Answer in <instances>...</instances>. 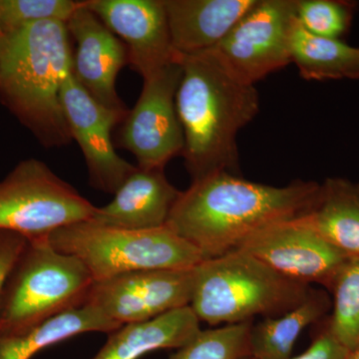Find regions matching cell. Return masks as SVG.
I'll return each instance as SVG.
<instances>
[{"label":"cell","instance_id":"1","mask_svg":"<svg viewBox=\"0 0 359 359\" xmlns=\"http://www.w3.org/2000/svg\"><path fill=\"white\" fill-rule=\"evenodd\" d=\"M320 184L292 182L276 187L238 175H209L181 192L166 226L202 252L205 259L238 250L250 236L302 216L313 205Z\"/></svg>","mask_w":359,"mask_h":359},{"label":"cell","instance_id":"2","mask_svg":"<svg viewBox=\"0 0 359 359\" xmlns=\"http://www.w3.org/2000/svg\"><path fill=\"white\" fill-rule=\"evenodd\" d=\"M182 77L176 108L183 130V156L192 181L209 175H238V132L256 118L259 92L229 72L212 51L180 55Z\"/></svg>","mask_w":359,"mask_h":359},{"label":"cell","instance_id":"3","mask_svg":"<svg viewBox=\"0 0 359 359\" xmlns=\"http://www.w3.org/2000/svg\"><path fill=\"white\" fill-rule=\"evenodd\" d=\"M69 36L56 20L0 35V98L47 148L72 141L61 104L72 69Z\"/></svg>","mask_w":359,"mask_h":359},{"label":"cell","instance_id":"4","mask_svg":"<svg viewBox=\"0 0 359 359\" xmlns=\"http://www.w3.org/2000/svg\"><path fill=\"white\" fill-rule=\"evenodd\" d=\"M311 287L290 280L243 250L208 259L193 269L190 308L210 325L280 316L301 304Z\"/></svg>","mask_w":359,"mask_h":359},{"label":"cell","instance_id":"5","mask_svg":"<svg viewBox=\"0 0 359 359\" xmlns=\"http://www.w3.org/2000/svg\"><path fill=\"white\" fill-rule=\"evenodd\" d=\"M94 280L48 238L28 241L0 297V334H13L83 306Z\"/></svg>","mask_w":359,"mask_h":359},{"label":"cell","instance_id":"6","mask_svg":"<svg viewBox=\"0 0 359 359\" xmlns=\"http://www.w3.org/2000/svg\"><path fill=\"white\" fill-rule=\"evenodd\" d=\"M54 249L78 257L96 280L150 269H191L205 257L167 226L126 230L83 222L53 231Z\"/></svg>","mask_w":359,"mask_h":359},{"label":"cell","instance_id":"7","mask_svg":"<svg viewBox=\"0 0 359 359\" xmlns=\"http://www.w3.org/2000/svg\"><path fill=\"white\" fill-rule=\"evenodd\" d=\"M96 209L39 160L23 161L0 182V229L28 241L88 222Z\"/></svg>","mask_w":359,"mask_h":359},{"label":"cell","instance_id":"8","mask_svg":"<svg viewBox=\"0 0 359 359\" xmlns=\"http://www.w3.org/2000/svg\"><path fill=\"white\" fill-rule=\"evenodd\" d=\"M297 7V0H259L210 51L233 77L256 86L292 63L290 32Z\"/></svg>","mask_w":359,"mask_h":359},{"label":"cell","instance_id":"9","mask_svg":"<svg viewBox=\"0 0 359 359\" xmlns=\"http://www.w3.org/2000/svg\"><path fill=\"white\" fill-rule=\"evenodd\" d=\"M182 77L179 59L143 79L134 108L121 123L118 144L136 158L141 169L165 170L183 152V130L176 108Z\"/></svg>","mask_w":359,"mask_h":359},{"label":"cell","instance_id":"10","mask_svg":"<svg viewBox=\"0 0 359 359\" xmlns=\"http://www.w3.org/2000/svg\"><path fill=\"white\" fill-rule=\"evenodd\" d=\"M193 269L132 271L96 280L83 304L121 327L150 320L190 306Z\"/></svg>","mask_w":359,"mask_h":359},{"label":"cell","instance_id":"11","mask_svg":"<svg viewBox=\"0 0 359 359\" xmlns=\"http://www.w3.org/2000/svg\"><path fill=\"white\" fill-rule=\"evenodd\" d=\"M61 104L71 138L83 153L90 184L114 195L137 168L117 154L112 142L113 129L124 121L129 110L99 103L79 84L72 69L63 82Z\"/></svg>","mask_w":359,"mask_h":359},{"label":"cell","instance_id":"12","mask_svg":"<svg viewBox=\"0 0 359 359\" xmlns=\"http://www.w3.org/2000/svg\"><path fill=\"white\" fill-rule=\"evenodd\" d=\"M238 250H245L290 280L309 285L318 283L328 292L349 259L318 235L302 216L256 231Z\"/></svg>","mask_w":359,"mask_h":359},{"label":"cell","instance_id":"13","mask_svg":"<svg viewBox=\"0 0 359 359\" xmlns=\"http://www.w3.org/2000/svg\"><path fill=\"white\" fill-rule=\"evenodd\" d=\"M85 7L119 37L143 79L178 60L164 0H85Z\"/></svg>","mask_w":359,"mask_h":359},{"label":"cell","instance_id":"14","mask_svg":"<svg viewBox=\"0 0 359 359\" xmlns=\"http://www.w3.org/2000/svg\"><path fill=\"white\" fill-rule=\"evenodd\" d=\"M66 25L76 43L72 54V73L77 81L106 107L128 110L116 90L118 74L129 65L125 44L84 6L83 1Z\"/></svg>","mask_w":359,"mask_h":359},{"label":"cell","instance_id":"15","mask_svg":"<svg viewBox=\"0 0 359 359\" xmlns=\"http://www.w3.org/2000/svg\"><path fill=\"white\" fill-rule=\"evenodd\" d=\"M181 191L164 170H136L116 191L109 204L97 208L88 222L126 230H154L166 226Z\"/></svg>","mask_w":359,"mask_h":359},{"label":"cell","instance_id":"16","mask_svg":"<svg viewBox=\"0 0 359 359\" xmlns=\"http://www.w3.org/2000/svg\"><path fill=\"white\" fill-rule=\"evenodd\" d=\"M259 0H164L174 50L191 55L216 47Z\"/></svg>","mask_w":359,"mask_h":359},{"label":"cell","instance_id":"17","mask_svg":"<svg viewBox=\"0 0 359 359\" xmlns=\"http://www.w3.org/2000/svg\"><path fill=\"white\" fill-rule=\"evenodd\" d=\"M190 306L175 309L142 323H128L109 334L93 359H138L159 349H177L201 332Z\"/></svg>","mask_w":359,"mask_h":359},{"label":"cell","instance_id":"18","mask_svg":"<svg viewBox=\"0 0 359 359\" xmlns=\"http://www.w3.org/2000/svg\"><path fill=\"white\" fill-rule=\"evenodd\" d=\"M302 218L348 257H359V183L328 178Z\"/></svg>","mask_w":359,"mask_h":359},{"label":"cell","instance_id":"19","mask_svg":"<svg viewBox=\"0 0 359 359\" xmlns=\"http://www.w3.org/2000/svg\"><path fill=\"white\" fill-rule=\"evenodd\" d=\"M330 308L327 292L311 287L308 297L287 313L252 323L248 340L249 358L290 359L304 330L320 320Z\"/></svg>","mask_w":359,"mask_h":359},{"label":"cell","instance_id":"20","mask_svg":"<svg viewBox=\"0 0 359 359\" xmlns=\"http://www.w3.org/2000/svg\"><path fill=\"white\" fill-rule=\"evenodd\" d=\"M121 325L88 306L70 309L41 325L13 334H0V359H32L47 347L86 332L111 334Z\"/></svg>","mask_w":359,"mask_h":359},{"label":"cell","instance_id":"21","mask_svg":"<svg viewBox=\"0 0 359 359\" xmlns=\"http://www.w3.org/2000/svg\"><path fill=\"white\" fill-rule=\"evenodd\" d=\"M290 57L306 80H337L348 77L355 47L339 39L318 36L295 18L290 32Z\"/></svg>","mask_w":359,"mask_h":359},{"label":"cell","instance_id":"22","mask_svg":"<svg viewBox=\"0 0 359 359\" xmlns=\"http://www.w3.org/2000/svg\"><path fill=\"white\" fill-rule=\"evenodd\" d=\"M332 314L327 330L351 351L359 344V257H349L335 276Z\"/></svg>","mask_w":359,"mask_h":359},{"label":"cell","instance_id":"23","mask_svg":"<svg viewBox=\"0 0 359 359\" xmlns=\"http://www.w3.org/2000/svg\"><path fill=\"white\" fill-rule=\"evenodd\" d=\"M254 321L202 330L170 359H247L248 340Z\"/></svg>","mask_w":359,"mask_h":359},{"label":"cell","instance_id":"24","mask_svg":"<svg viewBox=\"0 0 359 359\" xmlns=\"http://www.w3.org/2000/svg\"><path fill=\"white\" fill-rule=\"evenodd\" d=\"M356 6L346 0H297V20L314 35L341 40L351 28Z\"/></svg>","mask_w":359,"mask_h":359},{"label":"cell","instance_id":"25","mask_svg":"<svg viewBox=\"0 0 359 359\" xmlns=\"http://www.w3.org/2000/svg\"><path fill=\"white\" fill-rule=\"evenodd\" d=\"M81 1L0 0V35L44 20L67 22Z\"/></svg>","mask_w":359,"mask_h":359},{"label":"cell","instance_id":"26","mask_svg":"<svg viewBox=\"0 0 359 359\" xmlns=\"http://www.w3.org/2000/svg\"><path fill=\"white\" fill-rule=\"evenodd\" d=\"M27 244V238L20 233L0 229V297Z\"/></svg>","mask_w":359,"mask_h":359},{"label":"cell","instance_id":"27","mask_svg":"<svg viewBox=\"0 0 359 359\" xmlns=\"http://www.w3.org/2000/svg\"><path fill=\"white\" fill-rule=\"evenodd\" d=\"M348 349L325 327L304 353L290 359H346Z\"/></svg>","mask_w":359,"mask_h":359},{"label":"cell","instance_id":"28","mask_svg":"<svg viewBox=\"0 0 359 359\" xmlns=\"http://www.w3.org/2000/svg\"><path fill=\"white\" fill-rule=\"evenodd\" d=\"M349 79H359V48H356L355 56L351 70H349Z\"/></svg>","mask_w":359,"mask_h":359},{"label":"cell","instance_id":"29","mask_svg":"<svg viewBox=\"0 0 359 359\" xmlns=\"http://www.w3.org/2000/svg\"><path fill=\"white\" fill-rule=\"evenodd\" d=\"M346 359H359V344L348 351Z\"/></svg>","mask_w":359,"mask_h":359},{"label":"cell","instance_id":"30","mask_svg":"<svg viewBox=\"0 0 359 359\" xmlns=\"http://www.w3.org/2000/svg\"><path fill=\"white\" fill-rule=\"evenodd\" d=\"M248 359V358H247Z\"/></svg>","mask_w":359,"mask_h":359}]
</instances>
